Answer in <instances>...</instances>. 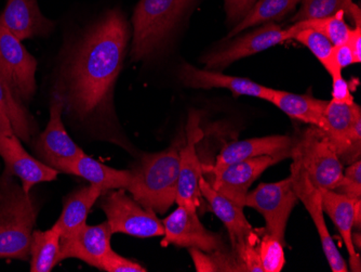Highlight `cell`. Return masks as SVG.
Instances as JSON below:
<instances>
[{"mask_svg":"<svg viewBox=\"0 0 361 272\" xmlns=\"http://www.w3.org/2000/svg\"><path fill=\"white\" fill-rule=\"evenodd\" d=\"M113 232L109 223L97 226L85 225L68 237H61L60 261L77 259L100 269L105 257L111 251Z\"/></svg>","mask_w":361,"mask_h":272,"instance_id":"cell-16","label":"cell"},{"mask_svg":"<svg viewBox=\"0 0 361 272\" xmlns=\"http://www.w3.org/2000/svg\"><path fill=\"white\" fill-rule=\"evenodd\" d=\"M101 207L111 232L137 237H164L165 229L156 213L126 194L125 189L105 191Z\"/></svg>","mask_w":361,"mask_h":272,"instance_id":"cell-7","label":"cell"},{"mask_svg":"<svg viewBox=\"0 0 361 272\" xmlns=\"http://www.w3.org/2000/svg\"><path fill=\"white\" fill-rule=\"evenodd\" d=\"M334 85H332V100L336 102L346 103V105H353L355 102L350 93V86L345 79L343 78L342 75L332 77Z\"/></svg>","mask_w":361,"mask_h":272,"instance_id":"cell-38","label":"cell"},{"mask_svg":"<svg viewBox=\"0 0 361 272\" xmlns=\"http://www.w3.org/2000/svg\"><path fill=\"white\" fill-rule=\"evenodd\" d=\"M63 111L62 99L56 93H52L50 119L44 133L38 138L35 147L42 161L59 172H65L71 163L85 153L65 129L62 122Z\"/></svg>","mask_w":361,"mask_h":272,"instance_id":"cell-11","label":"cell"},{"mask_svg":"<svg viewBox=\"0 0 361 272\" xmlns=\"http://www.w3.org/2000/svg\"><path fill=\"white\" fill-rule=\"evenodd\" d=\"M283 42L285 30L274 22H269L251 33L234 38L232 42L209 52L202 58V63L209 70H222L240 59L259 54Z\"/></svg>","mask_w":361,"mask_h":272,"instance_id":"cell-13","label":"cell"},{"mask_svg":"<svg viewBox=\"0 0 361 272\" xmlns=\"http://www.w3.org/2000/svg\"><path fill=\"white\" fill-rule=\"evenodd\" d=\"M100 270L107 272H146L147 270L135 261L125 259L111 249L105 257Z\"/></svg>","mask_w":361,"mask_h":272,"instance_id":"cell-35","label":"cell"},{"mask_svg":"<svg viewBox=\"0 0 361 272\" xmlns=\"http://www.w3.org/2000/svg\"><path fill=\"white\" fill-rule=\"evenodd\" d=\"M322 192V210L329 215L341 237H342L348 256L356 255L353 243V228H360L361 201L353 200L334 190L320 189Z\"/></svg>","mask_w":361,"mask_h":272,"instance_id":"cell-22","label":"cell"},{"mask_svg":"<svg viewBox=\"0 0 361 272\" xmlns=\"http://www.w3.org/2000/svg\"><path fill=\"white\" fill-rule=\"evenodd\" d=\"M324 126L320 129L329 138L338 152L343 165L360 160L361 109L353 105L329 101L324 115Z\"/></svg>","mask_w":361,"mask_h":272,"instance_id":"cell-10","label":"cell"},{"mask_svg":"<svg viewBox=\"0 0 361 272\" xmlns=\"http://www.w3.org/2000/svg\"><path fill=\"white\" fill-rule=\"evenodd\" d=\"M61 235L56 229L34 230L30 249V271L50 272L60 263Z\"/></svg>","mask_w":361,"mask_h":272,"instance_id":"cell-26","label":"cell"},{"mask_svg":"<svg viewBox=\"0 0 361 272\" xmlns=\"http://www.w3.org/2000/svg\"><path fill=\"white\" fill-rule=\"evenodd\" d=\"M180 79L184 86L195 89L224 88L232 91L235 95H249L269 101L271 88L262 86L251 79L229 76L210 70H200L183 63L180 68Z\"/></svg>","mask_w":361,"mask_h":272,"instance_id":"cell-19","label":"cell"},{"mask_svg":"<svg viewBox=\"0 0 361 272\" xmlns=\"http://www.w3.org/2000/svg\"><path fill=\"white\" fill-rule=\"evenodd\" d=\"M300 3L301 0H257L250 13L233 28L227 40L238 35L247 28L283 20L288 14L293 12Z\"/></svg>","mask_w":361,"mask_h":272,"instance_id":"cell-28","label":"cell"},{"mask_svg":"<svg viewBox=\"0 0 361 272\" xmlns=\"http://www.w3.org/2000/svg\"><path fill=\"white\" fill-rule=\"evenodd\" d=\"M16 135L9 119L0 111V140L7 136Z\"/></svg>","mask_w":361,"mask_h":272,"instance_id":"cell-40","label":"cell"},{"mask_svg":"<svg viewBox=\"0 0 361 272\" xmlns=\"http://www.w3.org/2000/svg\"><path fill=\"white\" fill-rule=\"evenodd\" d=\"M190 256L198 272L241 271L240 265L234 254L226 249L206 253L198 249L190 247Z\"/></svg>","mask_w":361,"mask_h":272,"instance_id":"cell-31","label":"cell"},{"mask_svg":"<svg viewBox=\"0 0 361 272\" xmlns=\"http://www.w3.org/2000/svg\"><path fill=\"white\" fill-rule=\"evenodd\" d=\"M200 189L212 212L226 227L232 243V253L243 271L264 272L259 261V249L262 235L267 230L253 229L243 214V207L219 194L204 177L200 179Z\"/></svg>","mask_w":361,"mask_h":272,"instance_id":"cell-5","label":"cell"},{"mask_svg":"<svg viewBox=\"0 0 361 272\" xmlns=\"http://www.w3.org/2000/svg\"><path fill=\"white\" fill-rule=\"evenodd\" d=\"M291 156L297 158L307 177L319 189L334 190L343 178V163L334 145L319 127L307 128L294 142Z\"/></svg>","mask_w":361,"mask_h":272,"instance_id":"cell-6","label":"cell"},{"mask_svg":"<svg viewBox=\"0 0 361 272\" xmlns=\"http://www.w3.org/2000/svg\"><path fill=\"white\" fill-rule=\"evenodd\" d=\"M37 61L21 40L0 24V72L16 98L22 103L32 100L36 93Z\"/></svg>","mask_w":361,"mask_h":272,"instance_id":"cell-9","label":"cell"},{"mask_svg":"<svg viewBox=\"0 0 361 272\" xmlns=\"http://www.w3.org/2000/svg\"><path fill=\"white\" fill-rule=\"evenodd\" d=\"M180 146L143 156L131 170L127 190L145 208L165 214L176 203L180 172Z\"/></svg>","mask_w":361,"mask_h":272,"instance_id":"cell-2","label":"cell"},{"mask_svg":"<svg viewBox=\"0 0 361 272\" xmlns=\"http://www.w3.org/2000/svg\"><path fill=\"white\" fill-rule=\"evenodd\" d=\"M291 40H295L301 42L304 46L307 47L312 54L319 60L324 68L328 71L330 75H334V46L324 34L319 33L317 30L312 28H303L298 30L297 33L292 36Z\"/></svg>","mask_w":361,"mask_h":272,"instance_id":"cell-32","label":"cell"},{"mask_svg":"<svg viewBox=\"0 0 361 272\" xmlns=\"http://www.w3.org/2000/svg\"><path fill=\"white\" fill-rule=\"evenodd\" d=\"M336 192L344 194L353 200L361 201V162H354L343 172V178Z\"/></svg>","mask_w":361,"mask_h":272,"instance_id":"cell-34","label":"cell"},{"mask_svg":"<svg viewBox=\"0 0 361 272\" xmlns=\"http://www.w3.org/2000/svg\"><path fill=\"white\" fill-rule=\"evenodd\" d=\"M350 268L352 271H361L360 255L358 253L350 257Z\"/></svg>","mask_w":361,"mask_h":272,"instance_id":"cell-41","label":"cell"},{"mask_svg":"<svg viewBox=\"0 0 361 272\" xmlns=\"http://www.w3.org/2000/svg\"><path fill=\"white\" fill-rule=\"evenodd\" d=\"M103 194L104 190L101 187L90 184L65 199L62 214L54 225L61 237H68L86 225L89 212Z\"/></svg>","mask_w":361,"mask_h":272,"instance_id":"cell-23","label":"cell"},{"mask_svg":"<svg viewBox=\"0 0 361 272\" xmlns=\"http://www.w3.org/2000/svg\"><path fill=\"white\" fill-rule=\"evenodd\" d=\"M0 156L5 162L4 174L19 178L26 194H30L36 184L54 182L60 174L58 170L30 155L16 135L7 136L0 140Z\"/></svg>","mask_w":361,"mask_h":272,"instance_id":"cell-17","label":"cell"},{"mask_svg":"<svg viewBox=\"0 0 361 272\" xmlns=\"http://www.w3.org/2000/svg\"><path fill=\"white\" fill-rule=\"evenodd\" d=\"M285 158L283 155L257 156L219 170L212 168L211 172L213 174V182L211 186L235 204L245 207V196L248 194L251 184L267 168Z\"/></svg>","mask_w":361,"mask_h":272,"instance_id":"cell-15","label":"cell"},{"mask_svg":"<svg viewBox=\"0 0 361 272\" xmlns=\"http://www.w3.org/2000/svg\"><path fill=\"white\" fill-rule=\"evenodd\" d=\"M302 6L292 18L293 23L306 20L324 19L343 11L354 20L355 25H361L360 8L353 0H301Z\"/></svg>","mask_w":361,"mask_h":272,"instance_id":"cell-29","label":"cell"},{"mask_svg":"<svg viewBox=\"0 0 361 272\" xmlns=\"http://www.w3.org/2000/svg\"><path fill=\"white\" fill-rule=\"evenodd\" d=\"M0 111L9 119L14 134L20 140L30 142L36 133V124L24 103L16 98L7 81L0 72Z\"/></svg>","mask_w":361,"mask_h":272,"instance_id":"cell-27","label":"cell"},{"mask_svg":"<svg viewBox=\"0 0 361 272\" xmlns=\"http://www.w3.org/2000/svg\"><path fill=\"white\" fill-rule=\"evenodd\" d=\"M64 174L75 175L97 184L103 190L127 189L131 180V170H119L109 167L95 161L87 154H82L66 167Z\"/></svg>","mask_w":361,"mask_h":272,"instance_id":"cell-25","label":"cell"},{"mask_svg":"<svg viewBox=\"0 0 361 272\" xmlns=\"http://www.w3.org/2000/svg\"><path fill=\"white\" fill-rule=\"evenodd\" d=\"M202 138L198 128V119L190 117L188 127V141L180 151V172H178V191L176 203L190 211H197L200 206V179L202 177V166L196 153V143Z\"/></svg>","mask_w":361,"mask_h":272,"instance_id":"cell-18","label":"cell"},{"mask_svg":"<svg viewBox=\"0 0 361 272\" xmlns=\"http://www.w3.org/2000/svg\"><path fill=\"white\" fill-rule=\"evenodd\" d=\"M348 45L352 50L355 62H361V25H356L352 28L350 37L348 40Z\"/></svg>","mask_w":361,"mask_h":272,"instance_id":"cell-39","label":"cell"},{"mask_svg":"<svg viewBox=\"0 0 361 272\" xmlns=\"http://www.w3.org/2000/svg\"><path fill=\"white\" fill-rule=\"evenodd\" d=\"M298 202L290 176L281 182L257 186L245 196V206L252 207L264 217L267 232L285 245L288 220Z\"/></svg>","mask_w":361,"mask_h":272,"instance_id":"cell-8","label":"cell"},{"mask_svg":"<svg viewBox=\"0 0 361 272\" xmlns=\"http://www.w3.org/2000/svg\"><path fill=\"white\" fill-rule=\"evenodd\" d=\"M37 210L13 176L0 178V259L30 261Z\"/></svg>","mask_w":361,"mask_h":272,"instance_id":"cell-3","label":"cell"},{"mask_svg":"<svg viewBox=\"0 0 361 272\" xmlns=\"http://www.w3.org/2000/svg\"><path fill=\"white\" fill-rule=\"evenodd\" d=\"M165 235L161 247H194L206 253L226 249L218 233L204 228L197 216V211H190L178 205V208L162 221Z\"/></svg>","mask_w":361,"mask_h":272,"instance_id":"cell-12","label":"cell"},{"mask_svg":"<svg viewBox=\"0 0 361 272\" xmlns=\"http://www.w3.org/2000/svg\"><path fill=\"white\" fill-rule=\"evenodd\" d=\"M0 24L21 42L48 36L54 28V22L40 11L37 0H8Z\"/></svg>","mask_w":361,"mask_h":272,"instance_id":"cell-20","label":"cell"},{"mask_svg":"<svg viewBox=\"0 0 361 272\" xmlns=\"http://www.w3.org/2000/svg\"><path fill=\"white\" fill-rule=\"evenodd\" d=\"M285 245L265 231L259 242V255L264 272H281L286 264Z\"/></svg>","mask_w":361,"mask_h":272,"instance_id":"cell-33","label":"cell"},{"mask_svg":"<svg viewBox=\"0 0 361 272\" xmlns=\"http://www.w3.org/2000/svg\"><path fill=\"white\" fill-rule=\"evenodd\" d=\"M292 158H293V163L291 165V178L294 191H295L299 201L303 202L308 214L310 215L315 223L326 261L329 263L332 271L348 272V267L346 265L345 259H343L338 247L334 244V240L326 227V221H324L320 189L312 184L307 175L302 168L299 160L294 156H292Z\"/></svg>","mask_w":361,"mask_h":272,"instance_id":"cell-14","label":"cell"},{"mask_svg":"<svg viewBox=\"0 0 361 272\" xmlns=\"http://www.w3.org/2000/svg\"><path fill=\"white\" fill-rule=\"evenodd\" d=\"M128 42L129 28L123 14L111 10L73 47L54 90L68 114L79 122L111 115L114 87Z\"/></svg>","mask_w":361,"mask_h":272,"instance_id":"cell-1","label":"cell"},{"mask_svg":"<svg viewBox=\"0 0 361 272\" xmlns=\"http://www.w3.org/2000/svg\"><path fill=\"white\" fill-rule=\"evenodd\" d=\"M257 0H224L227 23L236 26L240 23L249 13Z\"/></svg>","mask_w":361,"mask_h":272,"instance_id":"cell-36","label":"cell"},{"mask_svg":"<svg viewBox=\"0 0 361 272\" xmlns=\"http://www.w3.org/2000/svg\"><path fill=\"white\" fill-rule=\"evenodd\" d=\"M269 102L279 107L291 119L322 128L324 111L329 101L319 100L310 95H295L271 88Z\"/></svg>","mask_w":361,"mask_h":272,"instance_id":"cell-24","label":"cell"},{"mask_svg":"<svg viewBox=\"0 0 361 272\" xmlns=\"http://www.w3.org/2000/svg\"><path fill=\"white\" fill-rule=\"evenodd\" d=\"M332 61H334V73L332 77L342 75L343 69L354 64L355 58L353 56L352 50L348 42L340 45V46H334V54H332Z\"/></svg>","mask_w":361,"mask_h":272,"instance_id":"cell-37","label":"cell"},{"mask_svg":"<svg viewBox=\"0 0 361 272\" xmlns=\"http://www.w3.org/2000/svg\"><path fill=\"white\" fill-rule=\"evenodd\" d=\"M195 0H140L133 12L131 58H151L171 40Z\"/></svg>","mask_w":361,"mask_h":272,"instance_id":"cell-4","label":"cell"},{"mask_svg":"<svg viewBox=\"0 0 361 272\" xmlns=\"http://www.w3.org/2000/svg\"><path fill=\"white\" fill-rule=\"evenodd\" d=\"M303 28H312L324 34L334 46H340L348 42L352 32V28L345 22V13L340 11L331 17L324 18V19L295 22L288 30H285V42L291 40L292 36L297 33L298 30Z\"/></svg>","mask_w":361,"mask_h":272,"instance_id":"cell-30","label":"cell"},{"mask_svg":"<svg viewBox=\"0 0 361 272\" xmlns=\"http://www.w3.org/2000/svg\"><path fill=\"white\" fill-rule=\"evenodd\" d=\"M293 141L288 136H269L229 143L223 148L212 168L225 167L237 162L263 155L291 156Z\"/></svg>","mask_w":361,"mask_h":272,"instance_id":"cell-21","label":"cell"}]
</instances>
